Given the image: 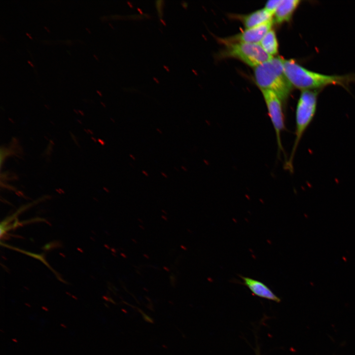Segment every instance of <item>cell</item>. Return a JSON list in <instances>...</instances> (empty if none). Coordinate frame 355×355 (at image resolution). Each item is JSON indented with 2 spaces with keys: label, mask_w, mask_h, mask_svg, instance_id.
Listing matches in <instances>:
<instances>
[{
  "label": "cell",
  "mask_w": 355,
  "mask_h": 355,
  "mask_svg": "<svg viewBox=\"0 0 355 355\" xmlns=\"http://www.w3.org/2000/svg\"><path fill=\"white\" fill-rule=\"evenodd\" d=\"M268 110V115L275 132L279 153L283 151L282 134L285 128L283 102L273 91L261 89Z\"/></svg>",
  "instance_id": "obj_5"
},
{
  "label": "cell",
  "mask_w": 355,
  "mask_h": 355,
  "mask_svg": "<svg viewBox=\"0 0 355 355\" xmlns=\"http://www.w3.org/2000/svg\"><path fill=\"white\" fill-rule=\"evenodd\" d=\"M273 18L255 27L246 29L243 32L232 36L220 39L223 43L245 42L259 43L265 35L272 29Z\"/></svg>",
  "instance_id": "obj_6"
},
{
  "label": "cell",
  "mask_w": 355,
  "mask_h": 355,
  "mask_svg": "<svg viewBox=\"0 0 355 355\" xmlns=\"http://www.w3.org/2000/svg\"><path fill=\"white\" fill-rule=\"evenodd\" d=\"M282 0H271L268 1L264 8L270 13L274 15L277 8L278 7Z\"/></svg>",
  "instance_id": "obj_11"
},
{
  "label": "cell",
  "mask_w": 355,
  "mask_h": 355,
  "mask_svg": "<svg viewBox=\"0 0 355 355\" xmlns=\"http://www.w3.org/2000/svg\"><path fill=\"white\" fill-rule=\"evenodd\" d=\"M156 130L159 134H162V131L160 129H159V128H157Z\"/></svg>",
  "instance_id": "obj_16"
},
{
  "label": "cell",
  "mask_w": 355,
  "mask_h": 355,
  "mask_svg": "<svg viewBox=\"0 0 355 355\" xmlns=\"http://www.w3.org/2000/svg\"><path fill=\"white\" fill-rule=\"evenodd\" d=\"M284 71L292 85L302 91L315 90L329 85H338L347 89L355 82V74L326 75L310 71L292 59L283 60Z\"/></svg>",
  "instance_id": "obj_1"
},
{
  "label": "cell",
  "mask_w": 355,
  "mask_h": 355,
  "mask_svg": "<svg viewBox=\"0 0 355 355\" xmlns=\"http://www.w3.org/2000/svg\"><path fill=\"white\" fill-rule=\"evenodd\" d=\"M14 339H13L12 340H13V341H15V342H17V340H14Z\"/></svg>",
  "instance_id": "obj_25"
},
{
  "label": "cell",
  "mask_w": 355,
  "mask_h": 355,
  "mask_svg": "<svg viewBox=\"0 0 355 355\" xmlns=\"http://www.w3.org/2000/svg\"><path fill=\"white\" fill-rule=\"evenodd\" d=\"M284 59L273 57L254 68V76L261 89L275 92L282 102H285L293 88L284 71Z\"/></svg>",
  "instance_id": "obj_2"
},
{
  "label": "cell",
  "mask_w": 355,
  "mask_h": 355,
  "mask_svg": "<svg viewBox=\"0 0 355 355\" xmlns=\"http://www.w3.org/2000/svg\"><path fill=\"white\" fill-rule=\"evenodd\" d=\"M181 169H182L184 171H187V169L185 168V166H182L181 167Z\"/></svg>",
  "instance_id": "obj_17"
},
{
  "label": "cell",
  "mask_w": 355,
  "mask_h": 355,
  "mask_svg": "<svg viewBox=\"0 0 355 355\" xmlns=\"http://www.w3.org/2000/svg\"><path fill=\"white\" fill-rule=\"evenodd\" d=\"M224 44L226 46L221 54L222 57L239 59L253 68L273 57L267 54L259 43L228 42Z\"/></svg>",
  "instance_id": "obj_4"
},
{
  "label": "cell",
  "mask_w": 355,
  "mask_h": 355,
  "mask_svg": "<svg viewBox=\"0 0 355 355\" xmlns=\"http://www.w3.org/2000/svg\"><path fill=\"white\" fill-rule=\"evenodd\" d=\"M161 175H162L163 177H164L165 178H168L167 175L166 174H165V173H164V172H161Z\"/></svg>",
  "instance_id": "obj_13"
},
{
  "label": "cell",
  "mask_w": 355,
  "mask_h": 355,
  "mask_svg": "<svg viewBox=\"0 0 355 355\" xmlns=\"http://www.w3.org/2000/svg\"><path fill=\"white\" fill-rule=\"evenodd\" d=\"M319 91H302L295 111V138L292 148L284 167L290 172L293 171V160L297 149L308 127L312 122L317 109Z\"/></svg>",
  "instance_id": "obj_3"
},
{
  "label": "cell",
  "mask_w": 355,
  "mask_h": 355,
  "mask_svg": "<svg viewBox=\"0 0 355 355\" xmlns=\"http://www.w3.org/2000/svg\"><path fill=\"white\" fill-rule=\"evenodd\" d=\"M61 325L62 326L64 327V328H67V326H65V325L64 324H63L62 323V324H61Z\"/></svg>",
  "instance_id": "obj_22"
},
{
  "label": "cell",
  "mask_w": 355,
  "mask_h": 355,
  "mask_svg": "<svg viewBox=\"0 0 355 355\" xmlns=\"http://www.w3.org/2000/svg\"><path fill=\"white\" fill-rule=\"evenodd\" d=\"M142 173L146 177H148L149 176L148 173L144 170L142 171Z\"/></svg>",
  "instance_id": "obj_12"
},
{
  "label": "cell",
  "mask_w": 355,
  "mask_h": 355,
  "mask_svg": "<svg viewBox=\"0 0 355 355\" xmlns=\"http://www.w3.org/2000/svg\"><path fill=\"white\" fill-rule=\"evenodd\" d=\"M86 30L88 31L89 33H90V34L91 33L90 30L87 28H86Z\"/></svg>",
  "instance_id": "obj_23"
},
{
  "label": "cell",
  "mask_w": 355,
  "mask_h": 355,
  "mask_svg": "<svg viewBox=\"0 0 355 355\" xmlns=\"http://www.w3.org/2000/svg\"><path fill=\"white\" fill-rule=\"evenodd\" d=\"M42 308L43 309H44V310H45L46 311H48V309H47V308L45 307H42Z\"/></svg>",
  "instance_id": "obj_19"
},
{
  "label": "cell",
  "mask_w": 355,
  "mask_h": 355,
  "mask_svg": "<svg viewBox=\"0 0 355 355\" xmlns=\"http://www.w3.org/2000/svg\"><path fill=\"white\" fill-rule=\"evenodd\" d=\"M243 284L256 296L267 299L276 302H280L281 299L266 284L253 279L240 276Z\"/></svg>",
  "instance_id": "obj_7"
},
{
  "label": "cell",
  "mask_w": 355,
  "mask_h": 355,
  "mask_svg": "<svg viewBox=\"0 0 355 355\" xmlns=\"http://www.w3.org/2000/svg\"><path fill=\"white\" fill-rule=\"evenodd\" d=\"M44 28L48 32H50L49 29L46 27L44 26Z\"/></svg>",
  "instance_id": "obj_20"
},
{
  "label": "cell",
  "mask_w": 355,
  "mask_h": 355,
  "mask_svg": "<svg viewBox=\"0 0 355 355\" xmlns=\"http://www.w3.org/2000/svg\"><path fill=\"white\" fill-rule=\"evenodd\" d=\"M129 156H130V158H131L132 159H133V160H135L136 159L135 157L133 155H132V154H129Z\"/></svg>",
  "instance_id": "obj_14"
},
{
  "label": "cell",
  "mask_w": 355,
  "mask_h": 355,
  "mask_svg": "<svg viewBox=\"0 0 355 355\" xmlns=\"http://www.w3.org/2000/svg\"><path fill=\"white\" fill-rule=\"evenodd\" d=\"M26 35H27L28 36H29V37L30 39H33L32 37L31 36V35H30L28 33H26Z\"/></svg>",
  "instance_id": "obj_15"
},
{
  "label": "cell",
  "mask_w": 355,
  "mask_h": 355,
  "mask_svg": "<svg viewBox=\"0 0 355 355\" xmlns=\"http://www.w3.org/2000/svg\"><path fill=\"white\" fill-rule=\"evenodd\" d=\"M93 56H94V57L96 58V60H98V58L96 57V55L93 54Z\"/></svg>",
  "instance_id": "obj_24"
},
{
  "label": "cell",
  "mask_w": 355,
  "mask_h": 355,
  "mask_svg": "<svg viewBox=\"0 0 355 355\" xmlns=\"http://www.w3.org/2000/svg\"><path fill=\"white\" fill-rule=\"evenodd\" d=\"M97 92L99 94L100 96H102L101 93L98 90H97Z\"/></svg>",
  "instance_id": "obj_21"
},
{
  "label": "cell",
  "mask_w": 355,
  "mask_h": 355,
  "mask_svg": "<svg viewBox=\"0 0 355 355\" xmlns=\"http://www.w3.org/2000/svg\"><path fill=\"white\" fill-rule=\"evenodd\" d=\"M27 62H28L32 67H34V65H33V64H32V63L31 62H30V61L28 60V61H27Z\"/></svg>",
  "instance_id": "obj_18"
},
{
  "label": "cell",
  "mask_w": 355,
  "mask_h": 355,
  "mask_svg": "<svg viewBox=\"0 0 355 355\" xmlns=\"http://www.w3.org/2000/svg\"><path fill=\"white\" fill-rule=\"evenodd\" d=\"M262 48L269 55L273 57L278 51V42L276 33L270 30L263 37L259 43Z\"/></svg>",
  "instance_id": "obj_10"
},
{
  "label": "cell",
  "mask_w": 355,
  "mask_h": 355,
  "mask_svg": "<svg viewBox=\"0 0 355 355\" xmlns=\"http://www.w3.org/2000/svg\"><path fill=\"white\" fill-rule=\"evenodd\" d=\"M300 2L299 0H282L274 14V22L282 24L289 21Z\"/></svg>",
  "instance_id": "obj_8"
},
{
  "label": "cell",
  "mask_w": 355,
  "mask_h": 355,
  "mask_svg": "<svg viewBox=\"0 0 355 355\" xmlns=\"http://www.w3.org/2000/svg\"><path fill=\"white\" fill-rule=\"evenodd\" d=\"M273 14L264 8L252 12L248 14L240 16V19L247 29L263 24L272 19Z\"/></svg>",
  "instance_id": "obj_9"
}]
</instances>
